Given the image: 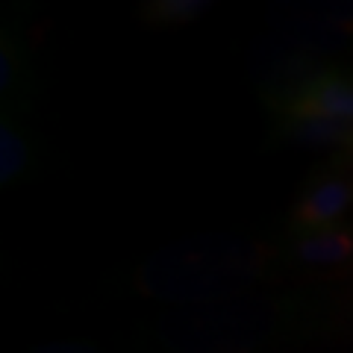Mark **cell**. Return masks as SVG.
<instances>
[{
  "instance_id": "cell-1",
  "label": "cell",
  "mask_w": 353,
  "mask_h": 353,
  "mask_svg": "<svg viewBox=\"0 0 353 353\" xmlns=\"http://www.w3.org/2000/svg\"><path fill=\"white\" fill-rule=\"evenodd\" d=\"M285 112L353 124V80L345 74H318L294 88Z\"/></svg>"
},
{
  "instance_id": "cell-2",
  "label": "cell",
  "mask_w": 353,
  "mask_h": 353,
  "mask_svg": "<svg viewBox=\"0 0 353 353\" xmlns=\"http://www.w3.org/2000/svg\"><path fill=\"white\" fill-rule=\"evenodd\" d=\"M353 206V185L345 174H324L315 180L294 209V221L303 230H330Z\"/></svg>"
},
{
  "instance_id": "cell-3",
  "label": "cell",
  "mask_w": 353,
  "mask_h": 353,
  "mask_svg": "<svg viewBox=\"0 0 353 353\" xmlns=\"http://www.w3.org/2000/svg\"><path fill=\"white\" fill-rule=\"evenodd\" d=\"M297 253L309 265H336L353 256V236L345 230H318V233L297 241Z\"/></svg>"
},
{
  "instance_id": "cell-4",
  "label": "cell",
  "mask_w": 353,
  "mask_h": 353,
  "mask_svg": "<svg viewBox=\"0 0 353 353\" xmlns=\"http://www.w3.org/2000/svg\"><path fill=\"white\" fill-rule=\"evenodd\" d=\"M24 159H27V150L21 145L18 132L12 127H3V132H0V176H3V180H12V176L21 171Z\"/></svg>"
},
{
  "instance_id": "cell-5",
  "label": "cell",
  "mask_w": 353,
  "mask_h": 353,
  "mask_svg": "<svg viewBox=\"0 0 353 353\" xmlns=\"http://www.w3.org/2000/svg\"><path fill=\"white\" fill-rule=\"evenodd\" d=\"M197 9H203V3H159L157 6V18H171V21H176V18H189V15H197Z\"/></svg>"
}]
</instances>
